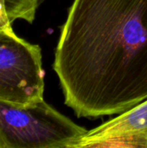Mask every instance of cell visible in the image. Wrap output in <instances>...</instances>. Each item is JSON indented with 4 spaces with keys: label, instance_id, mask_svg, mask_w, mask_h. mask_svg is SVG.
Listing matches in <instances>:
<instances>
[{
    "label": "cell",
    "instance_id": "obj_3",
    "mask_svg": "<svg viewBox=\"0 0 147 148\" xmlns=\"http://www.w3.org/2000/svg\"><path fill=\"white\" fill-rule=\"evenodd\" d=\"M41 48L17 36L12 26L0 27V101L30 106L43 101Z\"/></svg>",
    "mask_w": 147,
    "mask_h": 148
},
{
    "label": "cell",
    "instance_id": "obj_1",
    "mask_svg": "<svg viewBox=\"0 0 147 148\" xmlns=\"http://www.w3.org/2000/svg\"><path fill=\"white\" fill-rule=\"evenodd\" d=\"M53 69L77 117L121 114L147 100V0H74Z\"/></svg>",
    "mask_w": 147,
    "mask_h": 148
},
{
    "label": "cell",
    "instance_id": "obj_4",
    "mask_svg": "<svg viewBox=\"0 0 147 148\" xmlns=\"http://www.w3.org/2000/svg\"><path fill=\"white\" fill-rule=\"evenodd\" d=\"M98 147H147V100L88 131L77 148Z\"/></svg>",
    "mask_w": 147,
    "mask_h": 148
},
{
    "label": "cell",
    "instance_id": "obj_6",
    "mask_svg": "<svg viewBox=\"0 0 147 148\" xmlns=\"http://www.w3.org/2000/svg\"><path fill=\"white\" fill-rule=\"evenodd\" d=\"M12 2H16V3H22L23 5H26L35 10H37L39 3H40V0H10Z\"/></svg>",
    "mask_w": 147,
    "mask_h": 148
},
{
    "label": "cell",
    "instance_id": "obj_5",
    "mask_svg": "<svg viewBox=\"0 0 147 148\" xmlns=\"http://www.w3.org/2000/svg\"><path fill=\"white\" fill-rule=\"evenodd\" d=\"M36 13V10L22 3L10 0H0V27L12 26V23L17 19L32 23Z\"/></svg>",
    "mask_w": 147,
    "mask_h": 148
},
{
    "label": "cell",
    "instance_id": "obj_2",
    "mask_svg": "<svg viewBox=\"0 0 147 148\" xmlns=\"http://www.w3.org/2000/svg\"><path fill=\"white\" fill-rule=\"evenodd\" d=\"M88 131L44 100L26 107L0 101V148H77Z\"/></svg>",
    "mask_w": 147,
    "mask_h": 148
}]
</instances>
